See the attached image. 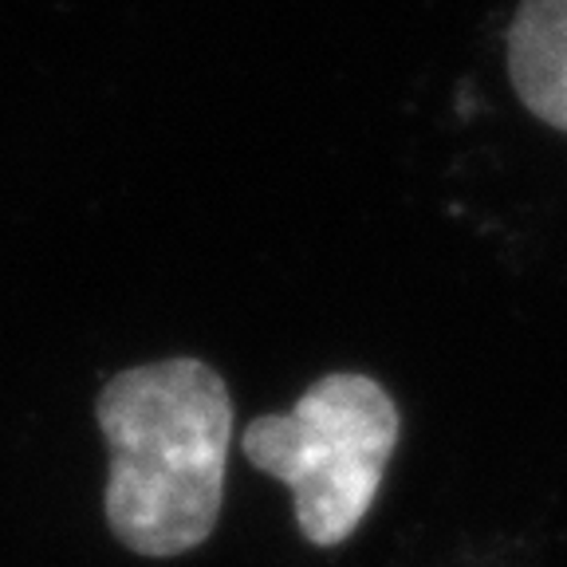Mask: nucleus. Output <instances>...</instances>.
<instances>
[{
	"label": "nucleus",
	"mask_w": 567,
	"mask_h": 567,
	"mask_svg": "<svg viewBox=\"0 0 567 567\" xmlns=\"http://www.w3.org/2000/svg\"><path fill=\"white\" fill-rule=\"evenodd\" d=\"M399 445V406L367 374H323L288 414H265L240 437L260 473L296 493V524L316 548H336L371 513Z\"/></svg>",
	"instance_id": "2"
},
{
	"label": "nucleus",
	"mask_w": 567,
	"mask_h": 567,
	"mask_svg": "<svg viewBox=\"0 0 567 567\" xmlns=\"http://www.w3.org/2000/svg\"><path fill=\"white\" fill-rule=\"evenodd\" d=\"M111 445L103 508L123 548L169 559L217 528L233 402L202 359H162L106 382L95 402Z\"/></svg>",
	"instance_id": "1"
},
{
	"label": "nucleus",
	"mask_w": 567,
	"mask_h": 567,
	"mask_svg": "<svg viewBox=\"0 0 567 567\" xmlns=\"http://www.w3.org/2000/svg\"><path fill=\"white\" fill-rule=\"evenodd\" d=\"M508 75L532 115L567 134V0H520L508 24Z\"/></svg>",
	"instance_id": "3"
}]
</instances>
